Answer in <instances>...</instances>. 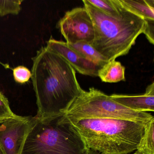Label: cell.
I'll return each instance as SVG.
<instances>
[{
	"instance_id": "6",
	"label": "cell",
	"mask_w": 154,
	"mask_h": 154,
	"mask_svg": "<svg viewBox=\"0 0 154 154\" xmlns=\"http://www.w3.org/2000/svg\"><path fill=\"white\" fill-rule=\"evenodd\" d=\"M58 26L67 44L85 41L91 45L94 39L93 23L84 7L67 11Z\"/></svg>"
},
{
	"instance_id": "7",
	"label": "cell",
	"mask_w": 154,
	"mask_h": 154,
	"mask_svg": "<svg viewBox=\"0 0 154 154\" xmlns=\"http://www.w3.org/2000/svg\"><path fill=\"white\" fill-rule=\"evenodd\" d=\"M36 118L19 116L0 125V146L6 154H21L26 138Z\"/></svg>"
},
{
	"instance_id": "20",
	"label": "cell",
	"mask_w": 154,
	"mask_h": 154,
	"mask_svg": "<svg viewBox=\"0 0 154 154\" xmlns=\"http://www.w3.org/2000/svg\"><path fill=\"white\" fill-rule=\"evenodd\" d=\"M0 154H6L2 147L0 146Z\"/></svg>"
},
{
	"instance_id": "9",
	"label": "cell",
	"mask_w": 154,
	"mask_h": 154,
	"mask_svg": "<svg viewBox=\"0 0 154 154\" xmlns=\"http://www.w3.org/2000/svg\"><path fill=\"white\" fill-rule=\"evenodd\" d=\"M109 97L121 105L136 111H154V82L147 87L143 94L135 95L113 94Z\"/></svg>"
},
{
	"instance_id": "16",
	"label": "cell",
	"mask_w": 154,
	"mask_h": 154,
	"mask_svg": "<svg viewBox=\"0 0 154 154\" xmlns=\"http://www.w3.org/2000/svg\"><path fill=\"white\" fill-rule=\"evenodd\" d=\"M18 116L12 111L10 107L8 100L2 92L0 91V123Z\"/></svg>"
},
{
	"instance_id": "18",
	"label": "cell",
	"mask_w": 154,
	"mask_h": 154,
	"mask_svg": "<svg viewBox=\"0 0 154 154\" xmlns=\"http://www.w3.org/2000/svg\"><path fill=\"white\" fill-rule=\"evenodd\" d=\"M145 23H146V25H145V30L143 33L146 36L147 39L149 41V43L152 45H154V21L147 20V21H145Z\"/></svg>"
},
{
	"instance_id": "17",
	"label": "cell",
	"mask_w": 154,
	"mask_h": 154,
	"mask_svg": "<svg viewBox=\"0 0 154 154\" xmlns=\"http://www.w3.org/2000/svg\"><path fill=\"white\" fill-rule=\"evenodd\" d=\"M14 80L20 84H25L31 78V72L26 67L19 66L13 69Z\"/></svg>"
},
{
	"instance_id": "13",
	"label": "cell",
	"mask_w": 154,
	"mask_h": 154,
	"mask_svg": "<svg viewBox=\"0 0 154 154\" xmlns=\"http://www.w3.org/2000/svg\"><path fill=\"white\" fill-rule=\"evenodd\" d=\"M89 3L104 14L116 17L120 13L121 4L119 0H87Z\"/></svg>"
},
{
	"instance_id": "2",
	"label": "cell",
	"mask_w": 154,
	"mask_h": 154,
	"mask_svg": "<svg viewBox=\"0 0 154 154\" xmlns=\"http://www.w3.org/2000/svg\"><path fill=\"white\" fill-rule=\"evenodd\" d=\"M82 2L93 23L94 37L91 45L109 62L127 55L138 37L144 33L146 23L143 18L121 3L119 15L112 17L104 14L87 0Z\"/></svg>"
},
{
	"instance_id": "8",
	"label": "cell",
	"mask_w": 154,
	"mask_h": 154,
	"mask_svg": "<svg viewBox=\"0 0 154 154\" xmlns=\"http://www.w3.org/2000/svg\"><path fill=\"white\" fill-rule=\"evenodd\" d=\"M46 47L63 57L79 73L92 77L98 76V72L102 67L87 60L70 48L66 42L51 38Z\"/></svg>"
},
{
	"instance_id": "10",
	"label": "cell",
	"mask_w": 154,
	"mask_h": 154,
	"mask_svg": "<svg viewBox=\"0 0 154 154\" xmlns=\"http://www.w3.org/2000/svg\"><path fill=\"white\" fill-rule=\"evenodd\" d=\"M122 5L143 18L145 21H154V0H119Z\"/></svg>"
},
{
	"instance_id": "1",
	"label": "cell",
	"mask_w": 154,
	"mask_h": 154,
	"mask_svg": "<svg viewBox=\"0 0 154 154\" xmlns=\"http://www.w3.org/2000/svg\"><path fill=\"white\" fill-rule=\"evenodd\" d=\"M32 79L38 106L35 117L43 119L65 114L81 93L72 66L46 47L32 58Z\"/></svg>"
},
{
	"instance_id": "3",
	"label": "cell",
	"mask_w": 154,
	"mask_h": 154,
	"mask_svg": "<svg viewBox=\"0 0 154 154\" xmlns=\"http://www.w3.org/2000/svg\"><path fill=\"white\" fill-rule=\"evenodd\" d=\"M68 119L88 149L102 154H128L137 150L146 125L119 119Z\"/></svg>"
},
{
	"instance_id": "21",
	"label": "cell",
	"mask_w": 154,
	"mask_h": 154,
	"mask_svg": "<svg viewBox=\"0 0 154 154\" xmlns=\"http://www.w3.org/2000/svg\"><path fill=\"white\" fill-rule=\"evenodd\" d=\"M134 154H145L143 152H141V151H140V150H137L136 152L134 153Z\"/></svg>"
},
{
	"instance_id": "15",
	"label": "cell",
	"mask_w": 154,
	"mask_h": 154,
	"mask_svg": "<svg viewBox=\"0 0 154 154\" xmlns=\"http://www.w3.org/2000/svg\"><path fill=\"white\" fill-rule=\"evenodd\" d=\"M23 1H0V17L8 14L17 15L21 10Z\"/></svg>"
},
{
	"instance_id": "14",
	"label": "cell",
	"mask_w": 154,
	"mask_h": 154,
	"mask_svg": "<svg viewBox=\"0 0 154 154\" xmlns=\"http://www.w3.org/2000/svg\"><path fill=\"white\" fill-rule=\"evenodd\" d=\"M137 150L145 154H154V119L146 125L144 136Z\"/></svg>"
},
{
	"instance_id": "4",
	"label": "cell",
	"mask_w": 154,
	"mask_h": 154,
	"mask_svg": "<svg viewBox=\"0 0 154 154\" xmlns=\"http://www.w3.org/2000/svg\"><path fill=\"white\" fill-rule=\"evenodd\" d=\"M89 150L79 132L63 114L36 118L21 154H86Z\"/></svg>"
},
{
	"instance_id": "19",
	"label": "cell",
	"mask_w": 154,
	"mask_h": 154,
	"mask_svg": "<svg viewBox=\"0 0 154 154\" xmlns=\"http://www.w3.org/2000/svg\"><path fill=\"white\" fill-rule=\"evenodd\" d=\"M86 154H102L97 151H94V150H92V149H89L88 153Z\"/></svg>"
},
{
	"instance_id": "12",
	"label": "cell",
	"mask_w": 154,
	"mask_h": 154,
	"mask_svg": "<svg viewBox=\"0 0 154 154\" xmlns=\"http://www.w3.org/2000/svg\"><path fill=\"white\" fill-rule=\"evenodd\" d=\"M67 45L87 60L101 67L104 66L109 62L107 59L87 42L81 41L74 44H67Z\"/></svg>"
},
{
	"instance_id": "11",
	"label": "cell",
	"mask_w": 154,
	"mask_h": 154,
	"mask_svg": "<svg viewBox=\"0 0 154 154\" xmlns=\"http://www.w3.org/2000/svg\"><path fill=\"white\" fill-rule=\"evenodd\" d=\"M125 68L115 60L108 62L98 72V76L103 82L117 83L125 81Z\"/></svg>"
},
{
	"instance_id": "5",
	"label": "cell",
	"mask_w": 154,
	"mask_h": 154,
	"mask_svg": "<svg viewBox=\"0 0 154 154\" xmlns=\"http://www.w3.org/2000/svg\"><path fill=\"white\" fill-rule=\"evenodd\" d=\"M65 114L68 118L119 119L145 125L154 119V116L147 112L136 111L121 105L93 87L88 91L82 89Z\"/></svg>"
}]
</instances>
